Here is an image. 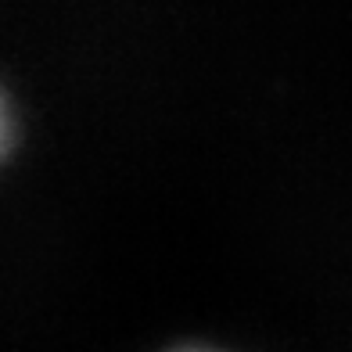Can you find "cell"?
<instances>
[{
    "mask_svg": "<svg viewBox=\"0 0 352 352\" xmlns=\"http://www.w3.org/2000/svg\"><path fill=\"white\" fill-rule=\"evenodd\" d=\"M190 352H201V349H190Z\"/></svg>",
    "mask_w": 352,
    "mask_h": 352,
    "instance_id": "6da1fadb",
    "label": "cell"
}]
</instances>
